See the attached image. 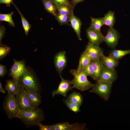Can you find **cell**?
<instances>
[{"mask_svg": "<svg viewBox=\"0 0 130 130\" xmlns=\"http://www.w3.org/2000/svg\"><path fill=\"white\" fill-rule=\"evenodd\" d=\"M104 25L108 26L110 28L113 27L115 22V13L113 11H109L104 15Z\"/></svg>", "mask_w": 130, "mask_h": 130, "instance_id": "cell-22", "label": "cell"}, {"mask_svg": "<svg viewBox=\"0 0 130 130\" xmlns=\"http://www.w3.org/2000/svg\"><path fill=\"white\" fill-rule=\"evenodd\" d=\"M83 71L87 76H89L94 80H95V73L91 63Z\"/></svg>", "mask_w": 130, "mask_h": 130, "instance_id": "cell-32", "label": "cell"}, {"mask_svg": "<svg viewBox=\"0 0 130 130\" xmlns=\"http://www.w3.org/2000/svg\"><path fill=\"white\" fill-rule=\"evenodd\" d=\"M18 82L27 90L39 93V87L37 79L33 73L28 69L20 77Z\"/></svg>", "mask_w": 130, "mask_h": 130, "instance_id": "cell-3", "label": "cell"}, {"mask_svg": "<svg viewBox=\"0 0 130 130\" xmlns=\"http://www.w3.org/2000/svg\"><path fill=\"white\" fill-rule=\"evenodd\" d=\"M13 64L10 71V75L13 79L18 82L20 77L27 69L25 63L22 61L14 59Z\"/></svg>", "mask_w": 130, "mask_h": 130, "instance_id": "cell-8", "label": "cell"}, {"mask_svg": "<svg viewBox=\"0 0 130 130\" xmlns=\"http://www.w3.org/2000/svg\"><path fill=\"white\" fill-rule=\"evenodd\" d=\"M86 33L89 42L95 45L99 46L104 42V37L101 30L95 29L90 27L86 29Z\"/></svg>", "mask_w": 130, "mask_h": 130, "instance_id": "cell-10", "label": "cell"}, {"mask_svg": "<svg viewBox=\"0 0 130 130\" xmlns=\"http://www.w3.org/2000/svg\"><path fill=\"white\" fill-rule=\"evenodd\" d=\"M91 22L89 27L100 30L102 27L104 25V17L99 18L91 17Z\"/></svg>", "mask_w": 130, "mask_h": 130, "instance_id": "cell-24", "label": "cell"}, {"mask_svg": "<svg viewBox=\"0 0 130 130\" xmlns=\"http://www.w3.org/2000/svg\"><path fill=\"white\" fill-rule=\"evenodd\" d=\"M46 10L55 17L57 15V10L55 5L51 0H42Z\"/></svg>", "mask_w": 130, "mask_h": 130, "instance_id": "cell-20", "label": "cell"}, {"mask_svg": "<svg viewBox=\"0 0 130 130\" xmlns=\"http://www.w3.org/2000/svg\"><path fill=\"white\" fill-rule=\"evenodd\" d=\"M14 95L11 93H8L3 105L5 111L10 118H18L21 110Z\"/></svg>", "mask_w": 130, "mask_h": 130, "instance_id": "cell-4", "label": "cell"}, {"mask_svg": "<svg viewBox=\"0 0 130 130\" xmlns=\"http://www.w3.org/2000/svg\"><path fill=\"white\" fill-rule=\"evenodd\" d=\"M69 16L62 15L58 13L55 18L60 25H69Z\"/></svg>", "mask_w": 130, "mask_h": 130, "instance_id": "cell-30", "label": "cell"}, {"mask_svg": "<svg viewBox=\"0 0 130 130\" xmlns=\"http://www.w3.org/2000/svg\"><path fill=\"white\" fill-rule=\"evenodd\" d=\"M13 0H0V4H4L6 5L7 7H9L11 4H13Z\"/></svg>", "mask_w": 130, "mask_h": 130, "instance_id": "cell-37", "label": "cell"}, {"mask_svg": "<svg viewBox=\"0 0 130 130\" xmlns=\"http://www.w3.org/2000/svg\"><path fill=\"white\" fill-rule=\"evenodd\" d=\"M61 81L57 89L52 92V97L55 95L60 94L65 97H67V94L69 91L72 90L73 88L72 86V83L71 81L64 79L60 75Z\"/></svg>", "mask_w": 130, "mask_h": 130, "instance_id": "cell-7", "label": "cell"}, {"mask_svg": "<svg viewBox=\"0 0 130 130\" xmlns=\"http://www.w3.org/2000/svg\"><path fill=\"white\" fill-rule=\"evenodd\" d=\"M70 72L73 76L71 80L73 88L83 92L91 88L94 85L88 79L87 76L83 71H78L77 69L71 70Z\"/></svg>", "mask_w": 130, "mask_h": 130, "instance_id": "cell-2", "label": "cell"}, {"mask_svg": "<svg viewBox=\"0 0 130 130\" xmlns=\"http://www.w3.org/2000/svg\"><path fill=\"white\" fill-rule=\"evenodd\" d=\"M112 83L98 81L94 84L91 93H95L105 100L109 98L111 93Z\"/></svg>", "mask_w": 130, "mask_h": 130, "instance_id": "cell-5", "label": "cell"}, {"mask_svg": "<svg viewBox=\"0 0 130 130\" xmlns=\"http://www.w3.org/2000/svg\"><path fill=\"white\" fill-rule=\"evenodd\" d=\"M38 126L40 130H52L50 125H46L40 123Z\"/></svg>", "mask_w": 130, "mask_h": 130, "instance_id": "cell-36", "label": "cell"}, {"mask_svg": "<svg viewBox=\"0 0 130 130\" xmlns=\"http://www.w3.org/2000/svg\"><path fill=\"white\" fill-rule=\"evenodd\" d=\"M54 59L56 70L59 75H61L67 64L65 52L63 51L58 52L55 56Z\"/></svg>", "mask_w": 130, "mask_h": 130, "instance_id": "cell-14", "label": "cell"}, {"mask_svg": "<svg viewBox=\"0 0 130 130\" xmlns=\"http://www.w3.org/2000/svg\"><path fill=\"white\" fill-rule=\"evenodd\" d=\"M6 71V67L4 65L0 64V77H4L5 75Z\"/></svg>", "mask_w": 130, "mask_h": 130, "instance_id": "cell-35", "label": "cell"}, {"mask_svg": "<svg viewBox=\"0 0 130 130\" xmlns=\"http://www.w3.org/2000/svg\"><path fill=\"white\" fill-rule=\"evenodd\" d=\"M55 6L61 5L66 6L74 9V8L69 0H51Z\"/></svg>", "mask_w": 130, "mask_h": 130, "instance_id": "cell-33", "label": "cell"}, {"mask_svg": "<svg viewBox=\"0 0 130 130\" xmlns=\"http://www.w3.org/2000/svg\"><path fill=\"white\" fill-rule=\"evenodd\" d=\"M117 78V73L115 69L110 68L104 65L99 80L113 83Z\"/></svg>", "mask_w": 130, "mask_h": 130, "instance_id": "cell-12", "label": "cell"}, {"mask_svg": "<svg viewBox=\"0 0 130 130\" xmlns=\"http://www.w3.org/2000/svg\"><path fill=\"white\" fill-rule=\"evenodd\" d=\"M86 124L78 123L70 124L63 122L50 125L52 130H83L86 129Z\"/></svg>", "mask_w": 130, "mask_h": 130, "instance_id": "cell-9", "label": "cell"}, {"mask_svg": "<svg viewBox=\"0 0 130 130\" xmlns=\"http://www.w3.org/2000/svg\"><path fill=\"white\" fill-rule=\"evenodd\" d=\"M5 87L8 93H11L15 95L19 92L21 87L19 83L13 79L7 80Z\"/></svg>", "mask_w": 130, "mask_h": 130, "instance_id": "cell-16", "label": "cell"}, {"mask_svg": "<svg viewBox=\"0 0 130 130\" xmlns=\"http://www.w3.org/2000/svg\"><path fill=\"white\" fill-rule=\"evenodd\" d=\"M69 20L71 26L77 35L78 39L81 40V32L82 22L80 20L74 15L73 13L69 15Z\"/></svg>", "mask_w": 130, "mask_h": 130, "instance_id": "cell-15", "label": "cell"}, {"mask_svg": "<svg viewBox=\"0 0 130 130\" xmlns=\"http://www.w3.org/2000/svg\"><path fill=\"white\" fill-rule=\"evenodd\" d=\"M84 0H72L71 4L73 7L74 8L75 6L78 4L80 3Z\"/></svg>", "mask_w": 130, "mask_h": 130, "instance_id": "cell-38", "label": "cell"}, {"mask_svg": "<svg viewBox=\"0 0 130 130\" xmlns=\"http://www.w3.org/2000/svg\"><path fill=\"white\" fill-rule=\"evenodd\" d=\"M100 59L105 66L111 68L115 69L119 63L118 60L109 56H106L104 54L101 55Z\"/></svg>", "mask_w": 130, "mask_h": 130, "instance_id": "cell-17", "label": "cell"}, {"mask_svg": "<svg viewBox=\"0 0 130 130\" xmlns=\"http://www.w3.org/2000/svg\"><path fill=\"white\" fill-rule=\"evenodd\" d=\"M20 89L15 95L19 107L21 110H27L35 108L37 107L31 102L28 97L27 91L21 86Z\"/></svg>", "mask_w": 130, "mask_h": 130, "instance_id": "cell-6", "label": "cell"}, {"mask_svg": "<svg viewBox=\"0 0 130 130\" xmlns=\"http://www.w3.org/2000/svg\"><path fill=\"white\" fill-rule=\"evenodd\" d=\"M120 35L117 30L113 27L109 28L104 37V42L110 48H114L117 44Z\"/></svg>", "mask_w": 130, "mask_h": 130, "instance_id": "cell-11", "label": "cell"}, {"mask_svg": "<svg viewBox=\"0 0 130 130\" xmlns=\"http://www.w3.org/2000/svg\"><path fill=\"white\" fill-rule=\"evenodd\" d=\"M6 29L3 25H1L0 26V45H2V40L4 36L6 33Z\"/></svg>", "mask_w": 130, "mask_h": 130, "instance_id": "cell-34", "label": "cell"}, {"mask_svg": "<svg viewBox=\"0 0 130 130\" xmlns=\"http://www.w3.org/2000/svg\"><path fill=\"white\" fill-rule=\"evenodd\" d=\"M27 91L31 102L33 105L37 107L40 104L41 100V97L39 93L33 91Z\"/></svg>", "mask_w": 130, "mask_h": 130, "instance_id": "cell-21", "label": "cell"}, {"mask_svg": "<svg viewBox=\"0 0 130 130\" xmlns=\"http://www.w3.org/2000/svg\"><path fill=\"white\" fill-rule=\"evenodd\" d=\"M11 50V48L5 45H2L0 47V59L1 60L8 55Z\"/></svg>", "mask_w": 130, "mask_h": 130, "instance_id": "cell-31", "label": "cell"}, {"mask_svg": "<svg viewBox=\"0 0 130 130\" xmlns=\"http://www.w3.org/2000/svg\"><path fill=\"white\" fill-rule=\"evenodd\" d=\"M18 118L26 125L38 126L44 120V116L42 110L37 107L30 110H21Z\"/></svg>", "mask_w": 130, "mask_h": 130, "instance_id": "cell-1", "label": "cell"}, {"mask_svg": "<svg viewBox=\"0 0 130 130\" xmlns=\"http://www.w3.org/2000/svg\"><path fill=\"white\" fill-rule=\"evenodd\" d=\"M91 61L88 55L84 51L80 56L77 70L78 71H83L91 63Z\"/></svg>", "mask_w": 130, "mask_h": 130, "instance_id": "cell-19", "label": "cell"}, {"mask_svg": "<svg viewBox=\"0 0 130 130\" xmlns=\"http://www.w3.org/2000/svg\"><path fill=\"white\" fill-rule=\"evenodd\" d=\"M84 51L91 61L100 59L101 55L104 54L103 51L99 46L89 42Z\"/></svg>", "mask_w": 130, "mask_h": 130, "instance_id": "cell-13", "label": "cell"}, {"mask_svg": "<svg viewBox=\"0 0 130 130\" xmlns=\"http://www.w3.org/2000/svg\"><path fill=\"white\" fill-rule=\"evenodd\" d=\"M56 6L58 13L60 14L69 16L73 13V9L68 6L61 5Z\"/></svg>", "mask_w": 130, "mask_h": 130, "instance_id": "cell-27", "label": "cell"}, {"mask_svg": "<svg viewBox=\"0 0 130 130\" xmlns=\"http://www.w3.org/2000/svg\"><path fill=\"white\" fill-rule=\"evenodd\" d=\"M67 99L76 103L80 106L82 104L83 98L82 95L80 93L73 91L68 96Z\"/></svg>", "mask_w": 130, "mask_h": 130, "instance_id": "cell-23", "label": "cell"}, {"mask_svg": "<svg viewBox=\"0 0 130 130\" xmlns=\"http://www.w3.org/2000/svg\"><path fill=\"white\" fill-rule=\"evenodd\" d=\"M0 91L1 92L4 94L5 93V91L3 89L1 82H0Z\"/></svg>", "mask_w": 130, "mask_h": 130, "instance_id": "cell-39", "label": "cell"}, {"mask_svg": "<svg viewBox=\"0 0 130 130\" xmlns=\"http://www.w3.org/2000/svg\"><path fill=\"white\" fill-rule=\"evenodd\" d=\"M14 13L13 11L8 14H0V21H5L8 22L9 25L13 27L15 26V24L12 18Z\"/></svg>", "mask_w": 130, "mask_h": 130, "instance_id": "cell-28", "label": "cell"}, {"mask_svg": "<svg viewBox=\"0 0 130 130\" xmlns=\"http://www.w3.org/2000/svg\"><path fill=\"white\" fill-rule=\"evenodd\" d=\"M15 8L19 14L21 19L22 24L24 28L25 33L26 35H27L31 29V26L27 20L22 13L21 12L17 6L13 3V4Z\"/></svg>", "mask_w": 130, "mask_h": 130, "instance_id": "cell-26", "label": "cell"}, {"mask_svg": "<svg viewBox=\"0 0 130 130\" xmlns=\"http://www.w3.org/2000/svg\"><path fill=\"white\" fill-rule=\"evenodd\" d=\"M129 54H130V49L126 50L113 49L110 52L109 56L119 60Z\"/></svg>", "mask_w": 130, "mask_h": 130, "instance_id": "cell-25", "label": "cell"}, {"mask_svg": "<svg viewBox=\"0 0 130 130\" xmlns=\"http://www.w3.org/2000/svg\"><path fill=\"white\" fill-rule=\"evenodd\" d=\"M91 64L94 69L95 76V81L99 80L101 72L104 66L100 59L91 60Z\"/></svg>", "mask_w": 130, "mask_h": 130, "instance_id": "cell-18", "label": "cell"}, {"mask_svg": "<svg viewBox=\"0 0 130 130\" xmlns=\"http://www.w3.org/2000/svg\"><path fill=\"white\" fill-rule=\"evenodd\" d=\"M63 101L68 108L70 110L75 113L80 112V106L78 104L67 100L64 99Z\"/></svg>", "mask_w": 130, "mask_h": 130, "instance_id": "cell-29", "label": "cell"}]
</instances>
